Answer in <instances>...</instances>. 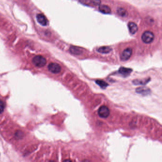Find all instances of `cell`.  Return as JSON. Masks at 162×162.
I'll return each instance as SVG.
<instances>
[{
    "label": "cell",
    "mask_w": 162,
    "mask_h": 162,
    "mask_svg": "<svg viewBox=\"0 0 162 162\" xmlns=\"http://www.w3.org/2000/svg\"><path fill=\"white\" fill-rule=\"evenodd\" d=\"M96 82L98 85H99L102 89H105L106 87L108 86V84L106 82L102 81V80H97V81H96Z\"/></svg>",
    "instance_id": "15"
},
{
    "label": "cell",
    "mask_w": 162,
    "mask_h": 162,
    "mask_svg": "<svg viewBox=\"0 0 162 162\" xmlns=\"http://www.w3.org/2000/svg\"><path fill=\"white\" fill-rule=\"evenodd\" d=\"M36 19H37L38 22H39V24L42 26H46L48 24V19L43 14H37V15L36 16Z\"/></svg>",
    "instance_id": "6"
},
{
    "label": "cell",
    "mask_w": 162,
    "mask_h": 162,
    "mask_svg": "<svg viewBox=\"0 0 162 162\" xmlns=\"http://www.w3.org/2000/svg\"><path fill=\"white\" fill-rule=\"evenodd\" d=\"M69 50L71 54L76 55H81L83 53V50L81 48L76 46H71L69 48Z\"/></svg>",
    "instance_id": "7"
},
{
    "label": "cell",
    "mask_w": 162,
    "mask_h": 162,
    "mask_svg": "<svg viewBox=\"0 0 162 162\" xmlns=\"http://www.w3.org/2000/svg\"><path fill=\"white\" fill-rule=\"evenodd\" d=\"M117 13L119 15L122 17H126L128 15V11L123 8H118L117 9Z\"/></svg>",
    "instance_id": "13"
},
{
    "label": "cell",
    "mask_w": 162,
    "mask_h": 162,
    "mask_svg": "<svg viewBox=\"0 0 162 162\" xmlns=\"http://www.w3.org/2000/svg\"><path fill=\"white\" fill-rule=\"evenodd\" d=\"M4 108H5V105L4 102L0 100V114L3 112Z\"/></svg>",
    "instance_id": "17"
},
{
    "label": "cell",
    "mask_w": 162,
    "mask_h": 162,
    "mask_svg": "<svg viewBox=\"0 0 162 162\" xmlns=\"http://www.w3.org/2000/svg\"><path fill=\"white\" fill-rule=\"evenodd\" d=\"M150 79H143V80H134L133 81V83L134 84L136 85H145L147 83H148V82L149 81Z\"/></svg>",
    "instance_id": "14"
},
{
    "label": "cell",
    "mask_w": 162,
    "mask_h": 162,
    "mask_svg": "<svg viewBox=\"0 0 162 162\" xmlns=\"http://www.w3.org/2000/svg\"><path fill=\"white\" fill-rule=\"evenodd\" d=\"M49 71L51 73L57 74L60 73L61 70L60 66L56 63H51L48 66Z\"/></svg>",
    "instance_id": "3"
},
{
    "label": "cell",
    "mask_w": 162,
    "mask_h": 162,
    "mask_svg": "<svg viewBox=\"0 0 162 162\" xmlns=\"http://www.w3.org/2000/svg\"><path fill=\"white\" fill-rule=\"evenodd\" d=\"M142 40L146 44L152 43L155 39L154 33L150 31H146L142 35Z\"/></svg>",
    "instance_id": "1"
},
{
    "label": "cell",
    "mask_w": 162,
    "mask_h": 162,
    "mask_svg": "<svg viewBox=\"0 0 162 162\" xmlns=\"http://www.w3.org/2000/svg\"><path fill=\"white\" fill-rule=\"evenodd\" d=\"M63 162H72V161H71V160H70L67 159V160H64V161H63Z\"/></svg>",
    "instance_id": "18"
},
{
    "label": "cell",
    "mask_w": 162,
    "mask_h": 162,
    "mask_svg": "<svg viewBox=\"0 0 162 162\" xmlns=\"http://www.w3.org/2000/svg\"><path fill=\"white\" fill-rule=\"evenodd\" d=\"M132 54V49L130 48H128L125 50H124L121 56V60L122 61H126L129 60Z\"/></svg>",
    "instance_id": "5"
},
{
    "label": "cell",
    "mask_w": 162,
    "mask_h": 162,
    "mask_svg": "<svg viewBox=\"0 0 162 162\" xmlns=\"http://www.w3.org/2000/svg\"><path fill=\"white\" fill-rule=\"evenodd\" d=\"M53 162V161H50V162Z\"/></svg>",
    "instance_id": "19"
},
{
    "label": "cell",
    "mask_w": 162,
    "mask_h": 162,
    "mask_svg": "<svg viewBox=\"0 0 162 162\" xmlns=\"http://www.w3.org/2000/svg\"><path fill=\"white\" fill-rule=\"evenodd\" d=\"M24 136V134L22 133V132L21 131H18L15 133V136H16V138L18 139H21Z\"/></svg>",
    "instance_id": "16"
},
{
    "label": "cell",
    "mask_w": 162,
    "mask_h": 162,
    "mask_svg": "<svg viewBox=\"0 0 162 162\" xmlns=\"http://www.w3.org/2000/svg\"><path fill=\"white\" fill-rule=\"evenodd\" d=\"M132 70L130 69L121 67L119 69V73L123 75V76H128V75H129V74L132 72Z\"/></svg>",
    "instance_id": "12"
},
{
    "label": "cell",
    "mask_w": 162,
    "mask_h": 162,
    "mask_svg": "<svg viewBox=\"0 0 162 162\" xmlns=\"http://www.w3.org/2000/svg\"><path fill=\"white\" fill-rule=\"evenodd\" d=\"M112 48L108 47V46H103L99 48L97 50V51L98 52L101 53L102 54H108L112 50Z\"/></svg>",
    "instance_id": "11"
},
{
    "label": "cell",
    "mask_w": 162,
    "mask_h": 162,
    "mask_svg": "<svg viewBox=\"0 0 162 162\" xmlns=\"http://www.w3.org/2000/svg\"><path fill=\"white\" fill-rule=\"evenodd\" d=\"M136 91L137 93L143 95H147L149 94L151 92V90L149 89L147 87H139L136 89Z\"/></svg>",
    "instance_id": "8"
},
{
    "label": "cell",
    "mask_w": 162,
    "mask_h": 162,
    "mask_svg": "<svg viewBox=\"0 0 162 162\" xmlns=\"http://www.w3.org/2000/svg\"><path fill=\"white\" fill-rule=\"evenodd\" d=\"M32 63L36 66L42 67L46 65L47 61L44 57L41 55H37L33 58Z\"/></svg>",
    "instance_id": "2"
},
{
    "label": "cell",
    "mask_w": 162,
    "mask_h": 162,
    "mask_svg": "<svg viewBox=\"0 0 162 162\" xmlns=\"http://www.w3.org/2000/svg\"><path fill=\"white\" fill-rule=\"evenodd\" d=\"M98 115L101 118H107L109 116L110 111L109 108L105 106H102L100 107L98 110Z\"/></svg>",
    "instance_id": "4"
},
{
    "label": "cell",
    "mask_w": 162,
    "mask_h": 162,
    "mask_svg": "<svg viewBox=\"0 0 162 162\" xmlns=\"http://www.w3.org/2000/svg\"><path fill=\"white\" fill-rule=\"evenodd\" d=\"M100 11L104 14H109L111 13V9L106 5H101L99 7Z\"/></svg>",
    "instance_id": "10"
},
{
    "label": "cell",
    "mask_w": 162,
    "mask_h": 162,
    "mask_svg": "<svg viewBox=\"0 0 162 162\" xmlns=\"http://www.w3.org/2000/svg\"><path fill=\"white\" fill-rule=\"evenodd\" d=\"M128 26L130 32L132 34H134L137 32L138 27L135 23L133 22H130L128 24Z\"/></svg>",
    "instance_id": "9"
}]
</instances>
